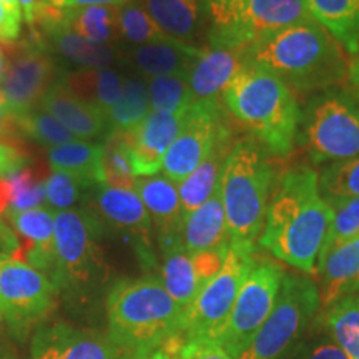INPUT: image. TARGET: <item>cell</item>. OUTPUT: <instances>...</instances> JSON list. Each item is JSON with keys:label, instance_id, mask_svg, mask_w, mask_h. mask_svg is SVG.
Here are the masks:
<instances>
[{"label": "cell", "instance_id": "1", "mask_svg": "<svg viewBox=\"0 0 359 359\" xmlns=\"http://www.w3.org/2000/svg\"><path fill=\"white\" fill-rule=\"evenodd\" d=\"M333 218V206L320 191V175L296 165L273 187L258 243L304 275H316Z\"/></svg>", "mask_w": 359, "mask_h": 359}, {"label": "cell", "instance_id": "2", "mask_svg": "<svg viewBox=\"0 0 359 359\" xmlns=\"http://www.w3.org/2000/svg\"><path fill=\"white\" fill-rule=\"evenodd\" d=\"M243 53L248 64L271 72L299 95L333 88L348 75L343 47L316 20L264 35L245 47Z\"/></svg>", "mask_w": 359, "mask_h": 359}, {"label": "cell", "instance_id": "3", "mask_svg": "<svg viewBox=\"0 0 359 359\" xmlns=\"http://www.w3.org/2000/svg\"><path fill=\"white\" fill-rule=\"evenodd\" d=\"M182 308L155 278L122 280L107 296L109 339L132 359H148L180 334Z\"/></svg>", "mask_w": 359, "mask_h": 359}, {"label": "cell", "instance_id": "4", "mask_svg": "<svg viewBox=\"0 0 359 359\" xmlns=\"http://www.w3.org/2000/svg\"><path fill=\"white\" fill-rule=\"evenodd\" d=\"M222 102L268 154L288 156L298 142L303 110L288 85L248 64L224 88Z\"/></svg>", "mask_w": 359, "mask_h": 359}, {"label": "cell", "instance_id": "5", "mask_svg": "<svg viewBox=\"0 0 359 359\" xmlns=\"http://www.w3.org/2000/svg\"><path fill=\"white\" fill-rule=\"evenodd\" d=\"M264 148L253 138L233 143L219 173V196L230 241L255 245L262 236L275 187V170Z\"/></svg>", "mask_w": 359, "mask_h": 359}, {"label": "cell", "instance_id": "6", "mask_svg": "<svg viewBox=\"0 0 359 359\" xmlns=\"http://www.w3.org/2000/svg\"><path fill=\"white\" fill-rule=\"evenodd\" d=\"M100 222L87 210L55 212L53 283L75 299H90L109 278L105 255L98 241Z\"/></svg>", "mask_w": 359, "mask_h": 359}, {"label": "cell", "instance_id": "7", "mask_svg": "<svg viewBox=\"0 0 359 359\" xmlns=\"http://www.w3.org/2000/svg\"><path fill=\"white\" fill-rule=\"evenodd\" d=\"M212 48H245L285 27L313 20L304 0H201Z\"/></svg>", "mask_w": 359, "mask_h": 359}, {"label": "cell", "instance_id": "8", "mask_svg": "<svg viewBox=\"0 0 359 359\" xmlns=\"http://www.w3.org/2000/svg\"><path fill=\"white\" fill-rule=\"evenodd\" d=\"M298 142L316 165L359 156V105L351 93L333 87L309 98Z\"/></svg>", "mask_w": 359, "mask_h": 359}, {"label": "cell", "instance_id": "9", "mask_svg": "<svg viewBox=\"0 0 359 359\" xmlns=\"http://www.w3.org/2000/svg\"><path fill=\"white\" fill-rule=\"evenodd\" d=\"M255 251V245L230 241L219 271L206 283L190 306L183 311L180 339L217 338L230 316L246 276L257 262Z\"/></svg>", "mask_w": 359, "mask_h": 359}, {"label": "cell", "instance_id": "10", "mask_svg": "<svg viewBox=\"0 0 359 359\" xmlns=\"http://www.w3.org/2000/svg\"><path fill=\"white\" fill-rule=\"evenodd\" d=\"M285 269L266 258H257L241 286L230 316L215 339L240 359L266 321L280 294Z\"/></svg>", "mask_w": 359, "mask_h": 359}, {"label": "cell", "instance_id": "11", "mask_svg": "<svg viewBox=\"0 0 359 359\" xmlns=\"http://www.w3.org/2000/svg\"><path fill=\"white\" fill-rule=\"evenodd\" d=\"M320 308V291L311 278L285 275L275 306L240 359H276L302 333Z\"/></svg>", "mask_w": 359, "mask_h": 359}, {"label": "cell", "instance_id": "12", "mask_svg": "<svg viewBox=\"0 0 359 359\" xmlns=\"http://www.w3.org/2000/svg\"><path fill=\"white\" fill-rule=\"evenodd\" d=\"M58 288L32 264L0 257V311L12 326L24 327L43 320L55 306Z\"/></svg>", "mask_w": 359, "mask_h": 359}, {"label": "cell", "instance_id": "13", "mask_svg": "<svg viewBox=\"0 0 359 359\" xmlns=\"http://www.w3.org/2000/svg\"><path fill=\"white\" fill-rule=\"evenodd\" d=\"M226 110L222 100L193 102L188 109L178 137L163 158V175L178 185L195 172L212 151L219 133L228 127Z\"/></svg>", "mask_w": 359, "mask_h": 359}, {"label": "cell", "instance_id": "14", "mask_svg": "<svg viewBox=\"0 0 359 359\" xmlns=\"http://www.w3.org/2000/svg\"><path fill=\"white\" fill-rule=\"evenodd\" d=\"M6 72L0 80V92L13 116L37 109L42 98L53 87L57 77L55 65L39 43H7Z\"/></svg>", "mask_w": 359, "mask_h": 359}, {"label": "cell", "instance_id": "15", "mask_svg": "<svg viewBox=\"0 0 359 359\" xmlns=\"http://www.w3.org/2000/svg\"><path fill=\"white\" fill-rule=\"evenodd\" d=\"M158 243L163 258L160 281L182 311H185L200 290L219 271L228 250L190 253L183 245L182 235L163 238Z\"/></svg>", "mask_w": 359, "mask_h": 359}, {"label": "cell", "instance_id": "16", "mask_svg": "<svg viewBox=\"0 0 359 359\" xmlns=\"http://www.w3.org/2000/svg\"><path fill=\"white\" fill-rule=\"evenodd\" d=\"M95 217L118 233L128 236L147 264L154 262L151 223L145 205L135 188L100 187L95 196Z\"/></svg>", "mask_w": 359, "mask_h": 359}, {"label": "cell", "instance_id": "17", "mask_svg": "<svg viewBox=\"0 0 359 359\" xmlns=\"http://www.w3.org/2000/svg\"><path fill=\"white\" fill-rule=\"evenodd\" d=\"M109 336L69 323H52L35 331L30 359H115Z\"/></svg>", "mask_w": 359, "mask_h": 359}, {"label": "cell", "instance_id": "18", "mask_svg": "<svg viewBox=\"0 0 359 359\" xmlns=\"http://www.w3.org/2000/svg\"><path fill=\"white\" fill-rule=\"evenodd\" d=\"M187 111H150L138 127L122 133L135 177H154L160 172L170 145L182 130Z\"/></svg>", "mask_w": 359, "mask_h": 359}, {"label": "cell", "instance_id": "19", "mask_svg": "<svg viewBox=\"0 0 359 359\" xmlns=\"http://www.w3.org/2000/svg\"><path fill=\"white\" fill-rule=\"evenodd\" d=\"M12 226L20 236L19 250L13 258L22 259L40 269L53 281L55 269V241H53V224L55 213L45 206L8 213Z\"/></svg>", "mask_w": 359, "mask_h": 359}, {"label": "cell", "instance_id": "20", "mask_svg": "<svg viewBox=\"0 0 359 359\" xmlns=\"http://www.w3.org/2000/svg\"><path fill=\"white\" fill-rule=\"evenodd\" d=\"M245 65L243 48H203L188 75L193 102L222 100L224 88Z\"/></svg>", "mask_w": 359, "mask_h": 359}, {"label": "cell", "instance_id": "21", "mask_svg": "<svg viewBox=\"0 0 359 359\" xmlns=\"http://www.w3.org/2000/svg\"><path fill=\"white\" fill-rule=\"evenodd\" d=\"M316 273L320 275V306L330 308L339 298L351 294L359 280V233L327 250Z\"/></svg>", "mask_w": 359, "mask_h": 359}, {"label": "cell", "instance_id": "22", "mask_svg": "<svg viewBox=\"0 0 359 359\" xmlns=\"http://www.w3.org/2000/svg\"><path fill=\"white\" fill-rule=\"evenodd\" d=\"M40 110L52 115L77 138H97L107 130L105 115L75 97L64 82H58L48 90L40 102Z\"/></svg>", "mask_w": 359, "mask_h": 359}, {"label": "cell", "instance_id": "23", "mask_svg": "<svg viewBox=\"0 0 359 359\" xmlns=\"http://www.w3.org/2000/svg\"><path fill=\"white\" fill-rule=\"evenodd\" d=\"M180 235L190 253L228 250L230 235L218 187L200 208L183 219Z\"/></svg>", "mask_w": 359, "mask_h": 359}, {"label": "cell", "instance_id": "24", "mask_svg": "<svg viewBox=\"0 0 359 359\" xmlns=\"http://www.w3.org/2000/svg\"><path fill=\"white\" fill-rule=\"evenodd\" d=\"M135 191L145 205L151 223L158 233V240L180 235L183 224L178 185L165 175L140 177L135 182Z\"/></svg>", "mask_w": 359, "mask_h": 359}, {"label": "cell", "instance_id": "25", "mask_svg": "<svg viewBox=\"0 0 359 359\" xmlns=\"http://www.w3.org/2000/svg\"><path fill=\"white\" fill-rule=\"evenodd\" d=\"M233 133L231 127L228 125L226 128L219 133L218 140L215 142L206 158L201 161L195 172L188 175L182 183H178V195L180 203H182V213L183 219L188 215L200 208L210 196L213 195L215 188L218 187L219 173H222L223 163L226 160L228 154H230L233 147Z\"/></svg>", "mask_w": 359, "mask_h": 359}, {"label": "cell", "instance_id": "26", "mask_svg": "<svg viewBox=\"0 0 359 359\" xmlns=\"http://www.w3.org/2000/svg\"><path fill=\"white\" fill-rule=\"evenodd\" d=\"M201 52H203L201 47L172 40V42L142 45L133 52V62L150 79L170 77V75L188 79L191 67Z\"/></svg>", "mask_w": 359, "mask_h": 359}, {"label": "cell", "instance_id": "27", "mask_svg": "<svg viewBox=\"0 0 359 359\" xmlns=\"http://www.w3.org/2000/svg\"><path fill=\"white\" fill-rule=\"evenodd\" d=\"M313 20L351 55L359 53V0H304Z\"/></svg>", "mask_w": 359, "mask_h": 359}, {"label": "cell", "instance_id": "28", "mask_svg": "<svg viewBox=\"0 0 359 359\" xmlns=\"http://www.w3.org/2000/svg\"><path fill=\"white\" fill-rule=\"evenodd\" d=\"M155 24L178 42L190 43L206 22L201 0H145Z\"/></svg>", "mask_w": 359, "mask_h": 359}, {"label": "cell", "instance_id": "29", "mask_svg": "<svg viewBox=\"0 0 359 359\" xmlns=\"http://www.w3.org/2000/svg\"><path fill=\"white\" fill-rule=\"evenodd\" d=\"M103 143L70 142L65 145L52 147L48 150V161L53 172L74 175L85 183L100 185L102 180Z\"/></svg>", "mask_w": 359, "mask_h": 359}, {"label": "cell", "instance_id": "30", "mask_svg": "<svg viewBox=\"0 0 359 359\" xmlns=\"http://www.w3.org/2000/svg\"><path fill=\"white\" fill-rule=\"evenodd\" d=\"M67 88L80 100L90 103L107 115L123 90V80L110 69H85L64 80Z\"/></svg>", "mask_w": 359, "mask_h": 359}, {"label": "cell", "instance_id": "31", "mask_svg": "<svg viewBox=\"0 0 359 359\" xmlns=\"http://www.w3.org/2000/svg\"><path fill=\"white\" fill-rule=\"evenodd\" d=\"M150 114L148 87L142 80L128 79L123 82L122 95L107 111V128L110 133H127L138 127Z\"/></svg>", "mask_w": 359, "mask_h": 359}, {"label": "cell", "instance_id": "32", "mask_svg": "<svg viewBox=\"0 0 359 359\" xmlns=\"http://www.w3.org/2000/svg\"><path fill=\"white\" fill-rule=\"evenodd\" d=\"M326 327L336 346L348 359H359V298L356 293L339 298L327 308Z\"/></svg>", "mask_w": 359, "mask_h": 359}, {"label": "cell", "instance_id": "33", "mask_svg": "<svg viewBox=\"0 0 359 359\" xmlns=\"http://www.w3.org/2000/svg\"><path fill=\"white\" fill-rule=\"evenodd\" d=\"M47 35L53 40L62 55L85 69H105L114 60V50L110 47L79 37L65 25L47 30Z\"/></svg>", "mask_w": 359, "mask_h": 359}, {"label": "cell", "instance_id": "34", "mask_svg": "<svg viewBox=\"0 0 359 359\" xmlns=\"http://www.w3.org/2000/svg\"><path fill=\"white\" fill-rule=\"evenodd\" d=\"M64 15L67 29L90 42L105 43L118 30V13L110 7L70 8Z\"/></svg>", "mask_w": 359, "mask_h": 359}, {"label": "cell", "instance_id": "35", "mask_svg": "<svg viewBox=\"0 0 359 359\" xmlns=\"http://www.w3.org/2000/svg\"><path fill=\"white\" fill-rule=\"evenodd\" d=\"M318 175L323 198L333 208L348 200L359 198V156L330 163Z\"/></svg>", "mask_w": 359, "mask_h": 359}, {"label": "cell", "instance_id": "36", "mask_svg": "<svg viewBox=\"0 0 359 359\" xmlns=\"http://www.w3.org/2000/svg\"><path fill=\"white\" fill-rule=\"evenodd\" d=\"M100 173V187L135 188L137 177L133 173L127 143H125L122 133H110V137L103 143Z\"/></svg>", "mask_w": 359, "mask_h": 359}, {"label": "cell", "instance_id": "37", "mask_svg": "<svg viewBox=\"0 0 359 359\" xmlns=\"http://www.w3.org/2000/svg\"><path fill=\"white\" fill-rule=\"evenodd\" d=\"M116 13H118V32L130 42L148 45L173 40L155 24L145 6H142L138 0H128Z\"/></svg>", "mask_w": 359, "mask_h": 359}, {"label": "cell", "instance_id": "38", "mask_svg": "<svg viewBox=\"0 0 359 359\" xmlns=\"http://www.w3.org/2000/svg\"><path fill=\"white\" fill-rule=\"evenodd\" d=\"M150 111L180 114L187 111L193 103V95L187 77H151L148 80Z\"/></svg>", "mask_w": 359, "mask_h": 359}, {"label": "cell", "instance_id": "39", "mask_svg": "<svg viewBox=\"0 0 359 359\" xmlns=\"http://www.w3.org/2000/svg\"><path fill=\"white\" fill-rule=\"evenodd\" d=\"M8 190V213L37 208L45 200V183L32 168H20L6 177Z\"/></svg>", "mask_w": 359, "mask_h": 359}, {"label": "cell", "instance_id": "40", "mask_svg": "<svg viewBox=\"0 0 359 359\" xmlns=\"http://www.w3.org/2000/svg\"><path fill=\"white\" fill-rule=\"evenodd\" d=\"M13 118H15L17 130L43 145L58 147L77 140L74 133H70L64 125L57 122L52 115L45 114L43 110L35 109L25 115L13 116Z\"/></svg>", "mask_w": 359, "mask_h": 359}, {"label": "cell", "instance_id": "41", "mask_svg": "<svg viewBox=\"0 0 359 359\" xmlns=\"http://www.w3.org/2000/svg\"><path fill=\"white\" fill-rule=\"evenodd\" d=\"M87 187H90L88 183L74 175L55 172L45 182V200L52 208H57V212L70 210V206L80 200L82 190Z\"/></svg>", "mask_w": 359, "mask_h": 359}, {"label": "cell", "instance_id": "42", "mask_svg": "<svg viewBox=\"0 0 359 359\" xmlns=\"http://www.w3.org/2000/svg\"><path fill=\"white\" fill-rule=\"evenodd\" d=\"M334 210V218H333V224H331V231L330 236H327L325 250H323L320 263L325 255L327 253V250L333 248L334 245L341 243V241L348 240L359 233V198H353L344 201L336 206ZM320 266V264H318Z\"/></svg>", "mask_w": 359, "mask_h": 359}, {"label": "cell", "instance_id": "43", "mask_svg": "<svg viewBox=\"0 0 359 359\" xmlns=\"http://www.w3.org/2000/svg\"><path fill=\"white\" fill-rule=\"evenodd\" d=\"M173 346H165L172 353L173 359H235L213 338H191L170 341Z\"/></svg>", "mask_w": 359, "mask_h": 359}, {"label": "cell", "instance_id": "44", "mask_svg": "<svg viewBox=\"0 0 359 359\" xmlns=\"http://www.w3.org/2000/svg\"><path fill=\"white\" fill-rule=\"evenodd\" d=\"M24 163L25 156L19 148L0 142V177H8L19 172L20 168H24Z\"/></svg>", "mask_w": 359, "mask_h": 359}, {"label": "cell", "instance_id": "45", "mask_svg": "<svg viewBox=\"0 0 359 359\" xmlns=\"http://www.w3.org/2000/svg\"><path fill=\"white\" fill-rule=\"evenodd\" d=\"M22 17L13 15L0 4V42L4 45L13 43L20 35Z\"/></svg>", "mask_w": 359, "mask_h": 359}, {"label": "cell", "instance_id": "46", "mask_svg": "<svg viewBox=\"0 0 359 359\" xmlns=\"http://www.w3.org/2000/svg\"><path fill=\"white\" fill-rule=\"evenodd\" d=\"M128 0H50V4L64 8V11H70V8H83V7H122Z\"/></svg>", "mask_w": 359, "mask_h": 359}, {"label": "cell", "instance_id": "47", "mask_svg": "<svg viewBox=\"0 0 359 359\" xmlns=\"http://www.w3.org/2000/svg\"><path fill=\"white\" fill-rule=\"evenodd\" d=\"M20 2V8H22V15L27 24H29L32 29H35L39 24L40 15H42L43 8L47 7V0H19Z\"/></svg>", "mask_w": 359, "mask_h": 359}, {"label": "cell", "instance_id": "48", "mask_svg": "<svg viewBox=\"0 0 359 359\" xmlns=\"http://www.w3.org/2000/svg\"><path fill=\"white\" fill-rule=\"evenodd\" d=\"M13 132H17L15 118L7 107L6 97L0 92V138H12Z\"/></svg>", "mask_w": 359, "mask_h": 359}, {"label": "cell", "instance_id": "49", "mask_svg": "<svg viewBox=\"0 0 359 359\" xmlns=\"http://www.w3.org/2000/svg\"><path fill=\"white\" fill-rule=\"evenodd\" d=\"M346 82H348V92L351 93V97L359 105V53L353 62H349Z\"/></svg>", "mask_w": 359, "mask_h": 359}, {"label": "cell", "instance_id": "50", "mask_svg": "<svg viewBox=\"0 0 359 359\" xmlns=\"http://www.w3.org/2000/svg\"><path fill=\"white\" fill-rule=\"evenodd\" d=\"M308 359H348L346 354L341 351L339 346H336L333 343H325L316 349H313V353L309 354Z\"/></svg>", "mask_w": 359, "mask_h": 359}, {"label": "cell", "instance_id": "51", "mask_svg": "<svg viewBox=\"0 0 359 359\" xmlns=\"http://www.w3.org/2000/svg\"><path fill=\"white\" fill-rule=\"evenodd\" d=\"M0 4H2L8 12L13 13V15L22 17V8H20L19 0H0Z\"/></svg>", "mask_w": 359, "mask_h": 359}, {"label": "cell", "instance_id": "52", "mask_svg": "<svg viewBox=\"0 0 359 359\" xmlns=\"http://www.w3.org/2000/svg\"><path fill=\"white\" fill-rule=\"evenodd\" d=\"M6 65H7V58H6V47L4 43L0 45V80L4 77V72H6Z\"/></svg>", "mask_w": 359, "mask_h": 359}, {"label": "cell", "instance_id": "53", "mask_svg": "<svg viewBox=\"0 0 359 359\" xmlns=\"http://www.w3.org/2000/svg\"><path fill=\"white\" fill-rule=\"evenodd\" d=\"M148 359H173V356H172V353L168 351V349L161 348V349H158V351H155L154 354H151V356Z\"/></svg>", "mask_w": 359, "mask_h": 359}, {"label": "cell", "instance_id": "54", "mask_svg": "<svg viewBox=\"0 0 359 359\" xmlns=\"http://www.w3.org/2000/svg\"><path fill=\"white\" fill-rule=\"evenodd\" d=\"M359 291V280L354 283V286H353V290H351V293H358Z\"/></svg>", "mask_w": 359, "mask_h": 359}, {"label": "cell", "instance_id": "55", "mask_svg": "<svg viewBox=\"0 0 359 359\" xmlns=\"http://www.w3.org/2000/svg\"><path fill=\"white\" fill-rule=\"evenodd\" d=\"M0 359H12V358H0Z\"/></svg>", "mask_w": 359, "mask_h": 359}, {"label": "cell", "instance_id": "56", "mask_svg": "<svg viewBox=\"0 0 359 359\" xmlns=\"http://www.w3.org/2000/svg\"><path fill=\"white\" fill-rule=\"evenodd\" d=\"M0 318H2V311H0Z\"/></svg>", "mask_w": 359, "mask_h": 359}, {"label": "cell", "instance_id": "57", "mask_svg": "<svg viewBox=\"0 0 359 359\" xmlns=\"http://www.w3.org/2000/svg\"><path fill=\"white\" fill-rule=\"evenodd\" d=\"M47 2H50V0H47Z\"/></svg>", "mask_w": 359, "mask_h": 359}, {"label": "cell", "instance_id": "58", "mask_svg": "<svg viewBox=\"0 0 359 359\" xmlns=\"http://www.w3.org/2000/svg\"><path fill=\"white\" fill-rule=\"evenodd\" d=\"M358 298H359V293H358Z\"/></svg>", "mask_w": 359, "mask_h": 359}]
</instances>
